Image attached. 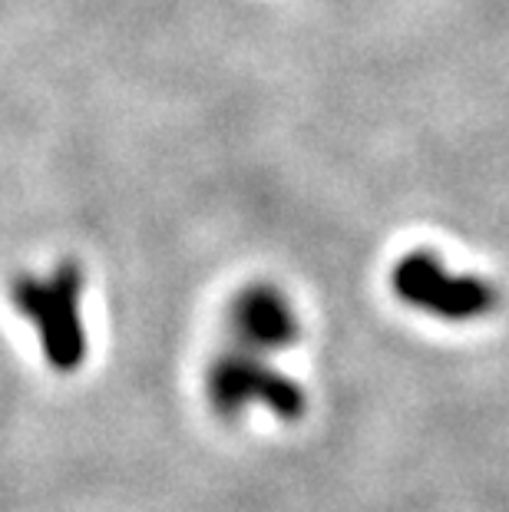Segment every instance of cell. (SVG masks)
<instances>
[{
	"instance_id": "3",
	"label": "cell",
	"mask_w": 509,
	"mask_h": 512,
	"mask_svg": "<svg viewBox=\"0 0 509 512\" xmlns=\"http://www.w3.org/2000/svg\"><path fill=\"white\" fill-rule=\"evenodd\" d=\"M391 288L407 308L450 324L480 321L496 308L490 281L450 271L433 252H407L391 271Z\"/></svg>"
},
{
	"instance_id": "2",
	"label": "cell",
	"mask_w": 509,
	"mask_h": 512,
	"mask_svg": "<svg viewBox=\"0 0 509 512\" xmlns=\"http://www.w3.org/2000/svg\"><path fill=\"white\" fill-rule=\"evenodd\" d=\"M205 400L222 420L242 417L252 403H265L278 420H298L308 407L298 380L268 364L265 354L242 351V347H232L209 364Z\"/></svg>"
},
{
	"instance_id": "1",
	"label": "cell",
	"mask_w": 509,
	"mask_h": 512,
	"mask_svg": "<svg viewBox=\"0 0 509 512\" xmlns=\"http://www.w3.org/2000/svg\"><path fill=\"white\" fill-rule=\"evenodd\" d=\"M86 275L77 261H60L50 275H17L10 285L14 308L37 328L40 351L57 374H73L86 361L83 324Z\"/></svg>"
},
{
	"instance_id": "4",
	"label": "cell",
	"mask_w": 509,
	"mask_h": 512,
	"mask_svg": "<svg viewBox=\"0 0 509 512\" xmlns=\"http://www.w3.org/2000/svg\"><path fill=\"white\" fill-rule=\"evenodd\" d=\"M225 321H229V334L235 337V347L252 354L285 351L301 334L295 304L288 301L285 291L268 285V281H255V285L235 291Z\"/></svg>"
}]
</instances>
